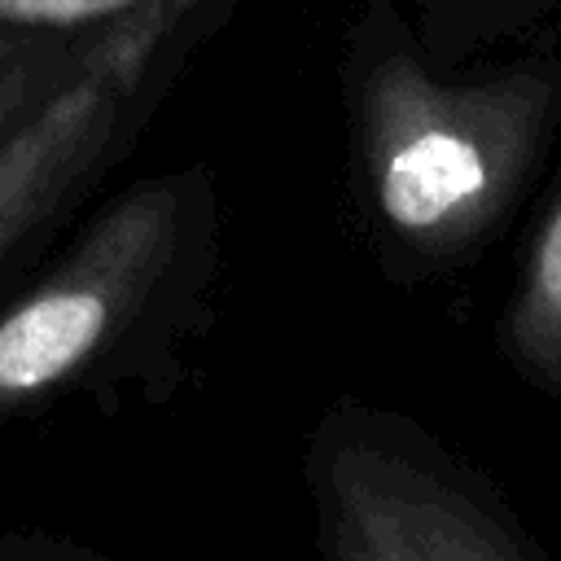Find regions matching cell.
I'll return each mask as SVG.
<instances>
[{
  "label": "cell",
  "instance_id": "1",
  "mask_svg": "<svg viewBox=\"0 0 561 561\" xmlns=\"http://www.w3.org/2000/svg\"><path fill=\"white\" fill-rule=\"evenodd\" d=\"M219 210L206 171L114 193L0 302V434L70 399L171 403L215 324Z\"/></svg>",
  "mask_w": 561,
  "mask_h": 561
},
{
  "label": "cell",
  "instance_id": "2",
  "mask_svg": "<svg viewBox=\"0 0 561 561\" xmlns=\"http://www.w3.org/2000/svg\"><path fill=\"white\" fill-rule=\"evenodd\" d=\"M561 105L552 70L438 79L412 53H377L355 88V180L390 280L473 263L513 215Z\"/></svg>",
  "mask_w": 561,
  "mask_h": 561
},
{
  "label": "cell",
  "instance_id": "3",
  "mask_svg": "<svg viewBox=\"0 0 561 561\" xmlns=\"http://www.w3.org/2000/svg\"><path fill=\"white\" fill-rule=\"evenodd\" d=\"M307 434L355 473L408 561H548L504 491L425 421L333 399Z\"/></svg>",
  "mask_w": 561,
  "mask_h": 561
},
{
  "label": "cell",
  "instance_id": "4",
  "mask_svg": "<svg viewBox=\"0 0 561 561\" xmlns=\"http://www.w3.org/2000/svg\"><path fill=\"white\" fill-rule=\"evenodd\" d=\"M167 9L114 22L92 57L0 131V280H9L136 127Z\"/></svg>",
  "mask_w": 561,
  "mask_h": 561
},
{
  "label": "cell",
  "instance_id": "5",
  "mask_svg": "<svg viewBox=\"0 0 561 561\" xmlns=\"http://www.w3.org/2000/svg\"><path fill=\"white\" fill-rule=\"evenodd\" d=\"M495 351L530 390L561 399V188L535 224L517 285L500 307Z\"/></svg>",
  "mask_w": 561,
  "mask_h": 561
},
{
  "label": "cell",
  "instance_id": "6",
  "mask_svg": "<svg viewBox=\"0 0 561 561\" xmlns=\"http://www.w3.org/2000/svg\"><path fill=\"white\" fill-rule=\"evenodd\" d=\"M302 482L311 500L316 561H408L355 473L311 434L302 447Z\"/></svg>",
  "mask_w": 561,
  "mask_h": 561
},
{
  "label": "cell",
  "instance_id": "7",
  "mask_svg": "<svg viewBox=\"0 0 561 561\" xmlns=\"http://www.w3.org/2000/svg\"><path fill=\"white\" fill-rule=\"evenodd\" d=\"M92 44L57 48L31 35H0V131H9L26 110H35L53 88H61L88 57Z\"/></svg>",
  "mask_w": 561,
  "mask_h": 561
},
{
  "label": "cell",
  "instance_id": "8",
  "mask_svg": "<svg viewBox=\"0 0 561 561\" xmlns=\"http://www.w3.org/2000/svg\"><path fill=\"white\" fill-rule=\"evenodd\" d=\"M180 0H0V35L70 31L88 22H123L136 13L171 9Z\"/></svg>",
  "mask_w": 561,
  "mask_h": 561
},
{
  "label": "cell",
  "instance_id": "9",
  "mask_svg": "<svg viewBox=\"0 0 561 561\" xmlns=\"http://www.w3.org/2000/svg\"><path fill=\"white\" fill-rule=\"evenodd\" d=\"M0 561H123L57 530H0Z\"/></svg>",
  "mask_w": 561,
  "mask_h": 561
}]
</instances>
